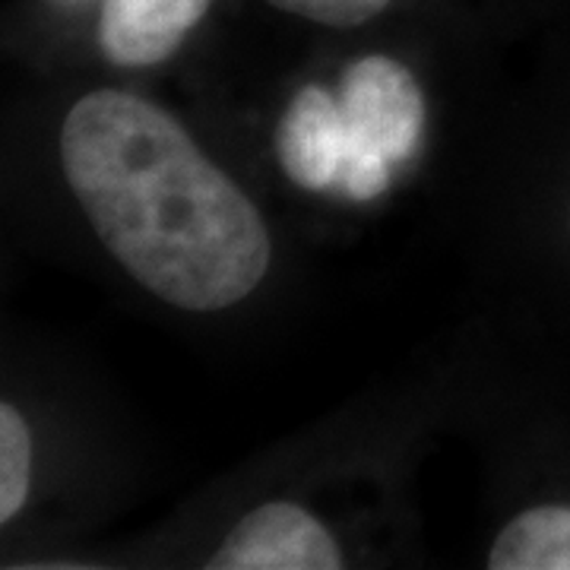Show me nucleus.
Returning <instances> with one entry per match:
<instances>
[{"label":"nucleus","mask_w":570,"mask_h":570,"mask_svg":"<svg viewBox=\"0 0 570 570\" xmlns=\"http://www.w3.org/2000/svg\"><path fill=\"white\" fill-rule=\"evenodd\" d=\"M393 178V163L381 149L365 146V142H346V156H343V168H340V187L346 190L352 200H374L390 187Z\"/></svg>","instance_id":"obj_9"},{"label":"nucleus","mask_w":570,"mask_h":570,"mask_svg":"<svg viewBox=\"0 0 570 570\" xmlns=\"http://www.w3.org/2000/svg\"><path fill=\"white\" fill-rule=\"evenodd\" d=\"M491 570H570V508L542 504L517 513L489 549Z\"/></svg>","instance_id":"obj_6"},{"label":"nucleus","mask_w":570,"mask_h":570,"mask_svg":"<svg viewBox=\"0 0 570 570\" xmlns=\"http://www.w3.org/2000/svg\"><path fill=\"white\" fill-rule=\"evenodd\" d=\"M32 485V431L13 403L0 406V523L20 517Z\"/></svg>","instance_id":"obj_7"},{"label":"nucleus","mask_w":570,"mask_h":570,"mask_svg":"<svg viewBox=\"0 0 570 570\" xmlns=\"http://www.w3.org/2000/svg\"><path fill=\"white\" fill-rule=\"evenodd\" d=\"M58 3H82V0H58Z\"/></svg>","instance_id":"obj_10"},{"label":"nucleus","mask_w":570,"mask_h":570,"mask_svg":"<svg viewBox=\"0 0 570 570\" xmlns=\"http://www.w3.org/2000/svg\"><path fill=\"white\" fill-rule=\"evenodd\" d=\"M61 171L96 238L165 305H242L273 264L261 209L156 102L92 89L63 115Z\"/></svg>","instance_id":"obj_1"},{"label":"nucleus","mask_w":570,"mask_h":570,"mask_svg":"<svg viewBox=\"0 0 570 570\" xmlns=\"http://www.w3.org/2000/svg\"><path fill=\"white\" fill-rule=\"evenodd\" d=\"M213 0H105L99 41L118 67L168 61L204 20Z\"/></svg>","instance_id":"obj_5"},{"label":"nucleus","mask_w":570,"mask_h":570,"mask_svg":"<svg viewBox=\"0 0 570 570\" xmlns=\"http://www.w3.org/2000/svg\"><path fill=\"white\" fill-rule=\"evenodd\" d=\"M348 140L374 146L393 165L409 163L425 130V96L406 63L387 55L352 61L340 80Z\"/></svg>","instance_id":"obj_2"},{"label":"nucleus","mask_w":570,"mask_h":570,"mask_svg":"<svg viewBox=\"0 0 570 570\" xmlns=\"http://www.w3.org/2000/svg\"><path fill=\"white\" fill-rule=\"evenodd\" d=\"M346 118L340 96L324 86L307 82L285 108L276 146L285 175L305 190H324L340 181V168L346 156Z\"/></svg>","instance_id":"obj_4"},{"label":"nucleus","mask_w":570,"mask_h":570,"mask_svg":"<svg viewBox=\"0 0 570 570\" xmlns=\"http://www.w3.org/2000/svg\"><path fill=\"white\" fill-rule=\"evenodd\" d=\"M273 10L326 29H355L377 20L393 0H266Z\"/></svg>","instance_id":"obj_8"},{"label":"nucleus","mask_w":570,"mask_h":570,"mask_svg":"<svg viewBox=\"0 0 570 570\" xmlns=\"http://www.w3.org/2000/svg\"><path fill=\"white\" fill-rule=\"evenodd\" d=\"M213 570H336L343 549L324 523L292 501L245 513L206 561Z\"/></svg>","instance_id":"obj_3"}]
</instances>
